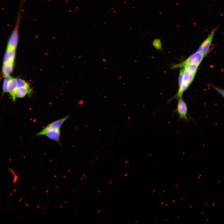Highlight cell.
<instances>
[{
	"instance_id": "cell-3",
	"label": "cell",
	"mask_w": 224,
	"mask_h": 224,
	"mask_svg": "<svg viewBox=\"0 0 224 224\" xmlns=\"http://www.w3.org/2000/svg\"><path fill=\"white\" fill-rule=\"evenodd\" d=\"M69 116L54 121L48 124L37 134V136H45L48 132L53 130L61 129L64 123L69 118Z\"/></svg>"
},
{
	"instance_id": "cell-8",
	"label": "cell",
	"mask_w": 224,
	"mask_h": 224,
	"mask_svg": "<svg viewBox=\"0 0 224 224\" xmlns=\"http://www.w3.org/2000/svg\"><path fill=\"white\" fill-rule=\"evenodd\" d=\"M16 56V50L7 51L4 56L3 63L14 64Z\"/></svg>"
},
{
	"instance_id": "cell-1",
	"label": "cell",
	"mask_w": 224,
	"mask_h": 224,
	"mask_svg": "<svg viewBox=\"0 0 224 224\" xmlns=\"http://www.w3.org/2000/svg\"><path fill=\"white\" fill-rule=\"evenodd\" d=\"M206 55L198 51L189 57L184 61L179 64L173 65L172 69L182 68L187 64H194L200 65Z\"/></svg>"
},
{
	"instance_id": "cell-9",
	"label": "cell",
	"mask_w": 224,
	"mask_h": 224,
	"mask_svg": "<svg viewBox=\"0 0 224 224\" xmlns=\"http://www.w3.org/2000/svg\"><path fill=\"white\" fill-rule=\"evenodd\" d=\"M14 64L10 63H3L2 73L6 76H10L12 73Z\"/></svg>"
},
{
	"instance_id": "cell-15",
	"label": "cell",
	"mask_w": 224,
	"mask_h": 224,
	"mask_svg": "<svg viewBox=\"0 0 224 224\" xmlns=\"http://www.w3.org/2000/svg\"><path fill=\"white\" fill-rule=\"evenodd\" d=\"M211 86L217 92H218L220 95H221L223 97H224V90L223 89L220 88L216 87L212 84H210Z\"/></svg>"
},
{
	"instance_id": "cell-5",
	"label": "cell",
	"mask_w": 224,
	"mask_h": 224,
	"mask_svg": "<svg viewBox=\"0 0 224 224\" xmlns=\"http://www.w3.org/2000/svg\"><path fill=\"white\" fill-rule=\"evenodd\" d=\"M18 88L17 79L12 77L9 83L8 92L10 94L14 103L16 102V93Z\"/></svg>"
},
{
	"instance_id": "cell-6",
	"label": "cell",
	"mask_w": 224,
	"mask_h": 224,
	"mask_svg": "<svg viewBox=\"0 0 224 224\" xmlns=\"http://www.w3.org/2000/svg\"><path fill=\"white\" fill-rule=\"evenodd\" d=\"M60 129L49 131L45 135L49 139L60 143L61 137Z\"/></svg>"
},
{
	"instance_id": "cell-14",
	"label": "cell",
	"mask_w": 224,
	"mask_h": 224,
	"mask_svg": "<svg viewBox=\"0 0 224 224\" xmlns=\"http://www.w3.org/2000/svg\"><path fill=\"white\" fill-rule=\"evenodd\" d=\"M184 71V69H182L180 70V73L179 79V86H180L182 84L183 81Z\"/></svg>"
},
{
	"instance_id": "cell-4",
	"label": "cell",
	"mask_w": 224,
	"mask_h": 224,
	"mask_svg": "<svg viewBox=\"0 0 224 224\" xmlns=\"http://www.w3.org/2000/svg\"><path fill=\"white\" fill-rule=\"evenodd\" d=\"M216 27L212 30L210 35L202 42L198 51L206 55L209 52L214 35L218 30Z\"/></svg>"
},
{
	"instance_id": "cell-13",
	"label": "cell",
	"mask_w": 224,
	"mask_h": 224,
	"mask_svg": "<svg viewBox=\"0 0 224 224\" xmlns=\"http://www.w3.org/2000/svg\"><path fill=\"white\" fill-rule=\"evenodd\" d=\"M154 47L158 50L162 51V44L161 40L158 39H156L154 40L152 43Z\"/></svg>"
},
{
	"instance_id": "cell-10",
	"label": "cell",
	"mask_w": 224,
	"mask_h": 224,
	"mask_svg": "<svg viewBox=\"0 0 224 224\" xmlns=\"http://www.w3.org/2000/svg\"><path fill=\"white\" fill-rule=\"evenodd\" d=\"M199 66L194 64H187L184 67V70L188 72L191 75L195 76Z\"/></svg>"
},
{
	"instance_id": "cell-16",
	"label": "cell",
	"mask_w": 224,
	"mask_h": 224,
	"mask_svg": "<svg viewBox=\"0 0 224 224\" xmlns=\"http://www.w3.org/2000/svg\"><path fill=\"white\" fill-rule=\"evenodd\" d=\"M10 172L11 174H12V175L14 176V183H15L16 182V181L17 180V178H17V177H16L15 176L16 175H15L16 174L15 173V172H14V171H13V170H11L12 171H11V170L10 169Z\"/></svg>"
},
{
	"instance_id": "cell-2",
	"label": "cell",
	"mask_w": 224,
	"mask_h": 224,
	"mask_svg": "<svg viewBox=\"0 0 224 224\" xmlns=\"http://www.w3.org/2000/svg\"><path fill=\"white\" fill-rule=\"evenodd\" d=\"M174 112L179 116L180 121L183 120L187 123L189 121L187 105L182 98L179 100L176 108Z\"/></svg>"
},
{
	"instance_id": "cell-12",
	"label": "cell",
	"mask_w": 224,
	"mask_h": 224,
	"mask_svg": "<svg viewBox=\"0 0 224 224\" xmlns=\"http://www.w3.org/2000/svg\"><path fill=\"white\" fill-rule=\"evenodd\" d=\"M18 88L23 87L30 88V84L26 81L20 79H17Z\"/></svg>"
},
{
	"instance_id": "cell-11",
	"label": "cell",
	"mask_w": 224,
	"mask_h": 224,
	"mask_svg": "<svg viewBox=\"0 0 224 224\" xmlns=\"http://www.w3.org/2000/svg\"><path fill=\"white\" fill-rule=\"evenodd\" d=\"M12 78L10 76H6L3 84V94L4 93L8 92V88L9 82Z\"/></svg>"
},
{
	"instance_id": "cell-7",
	"label": "cell",
	"mask_w": 224,
	"mask_h": 224,
	"mask_svg": "<svg viewBox=\"0 0 224 224\" xmlns=\"http://www.w3.org/2000/svg\"><path fill=\"white\" fill-rule=\"evenodd\" d=\"M33 92V90L31 88H18L16 93V98H23L28 94H31Z\"/></svg>"
}]
</instances>
